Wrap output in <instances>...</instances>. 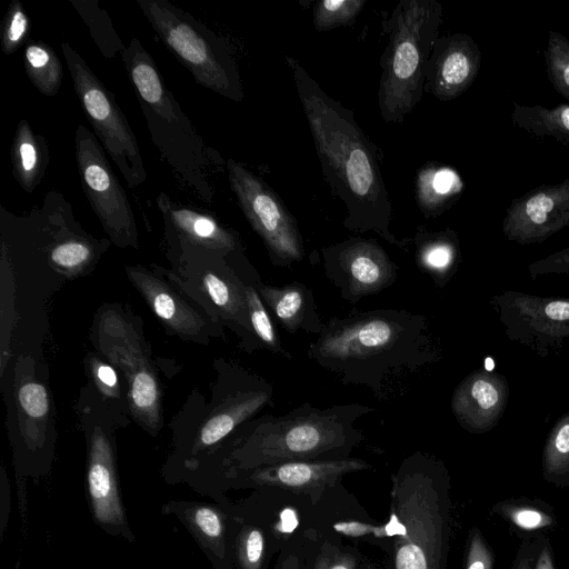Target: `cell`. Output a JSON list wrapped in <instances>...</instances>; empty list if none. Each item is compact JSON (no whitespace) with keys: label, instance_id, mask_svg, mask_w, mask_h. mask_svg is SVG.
Listing matches in <instances>:
<instances>
[{"label":"cell","instance_id":"39","mask_svg":"<svg viewBox=\"0 0 569 569\" xmlns=\"http://www.w3.org/2000/svg\"><path fill=\"white\" fill-rule=\"evenodd\" d=\"M18 401L22 411L32 419H43L48 415V392L37 380L24 381L19 387Z\"/></svg>","mask_w":569,"mask_h":569},{"label":"cell","instance_id":"19","mask_svg":"<svg viewBox=\"0 0 569 569\" xmlns=\"http://www.w3.org/2000/svg\"><path fill=\"white\" fill-rule=\"evenodd\" d=\"M508 398L509 387L503 376L475 371L453 391L451 410L465 430L483 433L497 426L505 412Z\"/></svg>","mask_w":569,"mask_h":569},{"label":"cell","instance_id":"34","mask_svg":"<svg viewBox=\"0 0 569 569\" xmlns=\"http://www.w3.org/2000/svg\"><path fill=\"white\" fill-rule=\"evenodd\" d=\"M545 61L550 83L569 100V40L560 32L549 31Z\"/></svg>","mask_w":569,"mask_h":569},{"label":"cell","instance_id":"40","mask_svg":"<svg viewBox=\"0 0 569 569\" xmlns=\"http://www.w3.org/2000/svg\"><path fill=\"white\" fill-rule=\"evenodd\" d=\"M493 557L481 532L473 528L469 536L466 569H492Z\"/></svg>","mask_w":569,"mask_h":569},{"label":"cell","instance_id":"29","mask_svg":"<svg viewBox=\"0 0 569 569\" xmlns=\"http://www.w3.org/2000/svg\"><path fill=\"white\" fill-rule=\"evenodd\" d=\"M515 307L537 329L547 333H569V299L516 295Z\"/></svg>","mask_w":569,"mask_h":569},{"label":"cell","instance_id":"38","mask_svg":"<svg viewBox=\"0 0 569 569\" xmlns=\"http://www.w3.org/2000/svg\"><path fill=\"white\" fill-rule=\"evenodd\" d=\"M29 17L19 0H13L6 12L1 29V49L12 54L26 41L29 34Z\"/></svg>","mask_w":569,"mask_h":569},{"label":"cell","instance_id":"8","mask_svg":"<svg viewBox=\"0 0 569 569\" xmlns=\"http://www.w3.org/2000/svg\"><path fill=\"white\" fill-rule=\"evenodd\" d=\"M273 387L264 378L242 368L226 370L223 389L212 412L199 428L191 445L167 463L163 477L168 483L183 482L186 476L239 426L272 405Z\"/></svg>","mask_w":569,"mask_h":569},{"label":"cell","instance_id":"47","mask_svg":"<svg viewBox=\"0 0 569 569\" xmlns=\"http://www.w3.org/2000/svg\"><path fill=\"white\" fill-rule=\"evenodd\" d=\"M533 569H556L549 543L541 545L538 551Z\"/></svg>","mask_w":569,"mask_h":569},{"label":"cell","instance_id":"48","mask_svg":"<svg viewBox=\"0 0 569 569\" xmlns=\"http://www.w3.org/2000/svg\"><path fill=\"white\" fill-rule=\"evenodd\" d=\"M280 569H299L297 557L290 555L281 563Z\"/></svg>","mask_w":569,"mask_h":569},{"label":"cell","instance_id":"20","mask_svg":"<svg viewBox=\"0 0 569 569\" xmlns=\"http://www.w3.org/2000/svg\"><path fill=\"white\" fill-rule=\"evenodd\" d=\"M199 286L212 303L214 315L221 317L242 339L249 350L263 348L250 322L246 282L224 260L214 252L209 267L198 273Z\"/></svg>","mask_w":569,"mask_h":569},{"label":"cell","instance_id":"27","mask_svg":"<svg viewBox=\"0 0 569 569\" xmlns=\"http://www.w3.org/2000/svg\"><path fill=\"white\" fill-rule=\"evenodd\" d=\"M511 120L518 127L535 137H550L569 144V104L556 107L522 106L513 102Z\"/></svg>","mask_w":569,"mask_h":569},{"label":"cell","instance_id":"31","mask_svg":"<svg viewBox=\"0 0 569 569\" xmlns=\"http://www.w3.org/2000/svg\"><path fill=\"white\" fill-rule=\"evenodd\" d=\"M246 282V295L249 309V317L252 330L263 348L270 352L291 359L292 356L287 351L279 340L271 321L270 313L258 293L253 282Z\"/></svg>","mask_w":569,"mask_h":569},{"label":"cell","instance_id":"32","mask_svg":"<svg viewBox=\"0 0 569 569\" xmlns=\"http://www.w3.org/2000/svg\"><path fill=\"white\" fill-rule=\"evenodd\" d=\"M543 472L550 480L569 476V412L549 432L543 449Z\"/></svg>","mask_w":569,"mask_h":569},{"label":"cell","instance_id":"3","mask_svg":"<svg viewBox=\"0 0 569 569\" xmlns=\"http://www.w3.org/2000/svg\"><path fill=\"white\" fill-rule=\"evenodd\" d=\"M307 355L343 385L365 386L377 397L393 377L439 359L426 317L398 309L331 317Z\"/></svg>","mask_w":569,"mask_h":569},{"label":"cell","instance_id":"25","mask_svg":"<svg viewBox=\"0 0 569 569\" xmlns=\"http://www.w3.org/2000/svg\"><path fill=\"white\" fill-rule=\"evenodd\" d=\"M462 190L460 176L450 167L429 163L418 173L416 198L426 217H435L449 209Z\"/></svg>","mask_w":569,"mask_h":569},{"label":"cell","instance_id":"22","mask_svg":"<svg viewBox=\"0 0 569 569\" xmlns=\"http://www.w3.org/2000/svg\"><path fill=\"white\" fill-rule=\"evenodd\" d=\"M166 229L187 246L228 256L241 252L238 236L222 227L213 217L173 202L163 192L157 198Z\"/></svg>","mask_w":569,"mask_h":569},{"label":"cell","instance_id":"28","mask_svg":"<svg viewBox=\"0 0 569 569\" xmlns=\"http://www.w3.org/2000/svg\"><path fill=\"white\" fill-rule=\"evenodd\" d=\"M24 69L32 84L47 97H54L62 82V66L56 51L42 41L29 40L23 53Z\"/></svg>","mask_w":569,"mask_h":569},{"label":"cell","instance_id":"5","mask_svg":"<svg viewBox=\"0 0 569 569\" xmlns=\"http://www.w3.org/2000/svg\"><path fill=\"white\" fill-rule=\"evenodd\" d=\"M121 57L152 143L183 182L201 200L211 203L214 191L209 176L211 158L208 147L137 38L130 39Z\"/></svg>","mask_w":569,"mask_h":569},{"label":"cell","instance_id":"11","mask_svg":"<svg viewBox=\"0 0 569 569\" xmlns=\"http://www.w3.org/2000/svg\"><path fill=\"white\" fill-rule=\"evenodd\" d=\"M228 180L251 228L263 241L270 261L289 267L305 256L298 224L278 194L242 163L228 159Z\"/></svg>","mask_w":569,"mask_h":569},{"label":"cell","instance_id":"18","mask_svg":"<svg viewBox=\"0 0 569 569\" xmlns=\"http://www.w3.org/2000/svg\"><path fill=\"white\" fill-rule=\"evenodd\" d=\"M161 513L177 518L194 539L212 569H232L233 517L226 506L192 500H169Z\"/></svg>","mask_w":569,"mask_h":569},{"label":"cell","instance_id":"15","mask_svg":"<svg viewBox=\"0 0 569 569\" xmlns=\"http://www.w3.org/2000/svg\"><path fill=\"white\" fill-rule=\"evenodd\" d=\"M569 226V179L542 184L515 198L508 208L502 230L520 244L538 243Z\"/></svg>","mask_w":569,"mask_h":569},{"label":"cell","instance_id":"14","mask_svg":"<svg viewBox=\"0 0 569 569\" xmlns=\"http://www.w3.org/2000/svg\"><path fill=\"white\" fill-rule=\"evenodd\" d=\"M86 496L91 517L102 531L136 542L120 491L116 443L99 423L87 431Z\"/></svg>","mask_w":569,"mask_h":569},{"label":"cell","instance_id":"9","mask_svg":"<svg viewBox=\"0 0 569 569\" xmlns=\"http://www.w3.org/2000/svg\"><path fill=\"white\" fill-rule=\"evenodd\" d=\"M61 50L81 107L103 149L124 177L129 188L147 179L137 138L113 93L96 77L86 60L67 41Z\"/></svg>","mask_w":569,"mask_h":569},{"label":"cell","instance_id":"30","mask_svg":"<svg viewBox=\"0 0 569 569\" xmlns=\"http://www.w3.org/2000/svg\"><path fill=\"white\" fill-rule=\"evenodd\" d=\"M70 2L88 27L91 38L103 57L112 58L126 49L108 12L100 8L98 1L70 0Z\"/></svg>","mask_w":569,"mask_h":569},{"label":"cell","instance_id":"16","mask_svg":"<svg viewBox=\"0 0 569 569\" xmlns=\"http://www.w3.org/2000/svg\"><path fill=\"white\" fill-rule=\"evenodd\" d=\"M368 468L370 465L365 460L350 457L337 460L293 461L241 472L233 476L228 482L305 493L311 497L312 502H316L321 493L332 488L345 475Z\"/></svg>","mask_w":569,"mask_h":569},{"label":"cell","instance_id":"21","mask_svg":"<svg viewBox=\"0 0 569 569\" xmlns=\"http://www.w3.org/2000/svg\"><path fill=\"white\" fill-rule=\"evenodd\" d=\"M127 273L152 312L167 329L188 339H201L208 323L202 315L167 282L146 269L127 267Z\"/></svg>","mask_w":569,"mask_h":569},{"label":"cell","instance_id":"2","mask_svg":"<svg viewBox=\"0 0 569 569\" xmlns=\"http://www.w3.org/2000/svg\"><path fill=\"white\" fill-rule=\"evenodd\" d=\"M326 182L347 208L343 226L399 244L390 231L391 202L372 144L353 112L329 97L298 60L286 56Z\"/></svg>","mask_w":569,"mask_h":569},{"label":"cell","instance_id":"12","mask_svg":"<svg viewBox=\"0 0 569 569\" xmlns=\"http://www.w3.org/2000/svg\"><path fill=\"white\" fill-rule=\"evenodd\" d=\"M74 146L82 189L103 230L118 247L137 248L133 210L96 136L79 124Z\"/></svg>","mask_w":569,"mask_h":569},{"label":"cell","instance_id":"13","mask_svg":"<svg viewBox=\"0 0 569 569\" xmlns=\"http://www.w3.org/2000/svg\"><path fill=\"white\" fill-rule=\"evenodd\" d=\"M322 266L350 303L389 288L398 278V266L375 239L350 238L323 248Z\"/></svg>","mask_w":569,"mask_h":569},{"label":"cell","instance_id":"35","mask_svg":"<svg viewBox=\"0 0 569 569\" xmlns=\"http://www.w3.org/2000/svg\"><path fill=\"white\" fill-rule=\"evenodd\" d=\"M96 257L92 246L80 238H69L56 243L50 252V262L68 274H78L89 268Z\"/></svg>","mask_w":569,"mask_h":569},{"label":"cell","instance_id":"26","mask_svg":"<svg viewBox=\"0 0 569 569\" xmlns=\"http://www.w3.org/2000/svg\"><path fill=\"white\" fill-rule=\"evenodd\" d=\"M416 246L419 269L428 273L438 287H442L449 280L457 263L458 246L455 234L418 232Z\"/></svg>","mask_w":569,"mask_h":569},{"label":"cell","instance_id":"23","mask_svg":"<svg viewBox=\"0 0 569 569\" xmlns=\"http://www.w3.org/2000/svg\"><path fill=\"white\" fill-rule=\"evenodd\" d=\"M269 313L289 333L298 331L319 336L325 327L313 292L306 284L292 281L281 287L269 286L258 279L253 282Z\"/></svg>","mask_w":569,"mask_h":569},{"label":"cell","instance_id":"43","mask_svg":"<svg viewBox=\"0 0 569 569\" xmlns=\"http://www.w3.org/2000/svg\"><path fill=\"white\" fill-rule=\"evenodd\" d=\"M336 531L349 537H362L372 535L375 537H383L390 535L388 525L373 526L360 521H339L333 525Z\"/></svg>","mask_w":569,"mask_h":569},{"label":"cell","instance_id":"44","mask_svg":"<svg viewBox=\"0 0 569 569\" xmlns=\"http://www.w3.org/2000/svg\"><path fill=\"white\" fill-rule=\"evenodd\" d=\"M10 503V485L6 471L2 469L0 476V541H2L8 526L11 510Z\"/></svg>","mask_w":569,"mask_h":569},{"label":"cell","instance_id":"1","mask_svg":"<svg viewBox=\"0 0 569 569\" xmlns=\"http://www.w3.org/2000/svg\"><path fill=\"white\" fill-rule=\"evenodd\" d=\"M373 410L362 403L320 409L305 402L283 416L252 418L229 436L217 462L200 468L186 482L223 505V485L238 473L284 462L349 458L362 439L356 422Z\"/></svg>","mask_w":569,"mask_h":569},{"label":"cell","instance_id":"17","mask_svg":"<svg viewBox=\"0 0 569 569\" xmlns=\"http://www.w3.org/2000/svg\"><path fill=\"white\" fill-rule=\"evenodd\" d=\"M480 66L481 53L471 36H439L427 62L426 88L441 101L456 99L475 82Z\"/></svg>","mask_w":569,"mask_h":569},{"label":"cell","instance_id":"36","mask_svg":"<svg viewBox=\"0 0 569 569\" xmlns=\"http://www.w3.org/2000/svg\"><path fill=\"white\" fill-rule=\"evenodd\" d=\"M366 0H321L313 8V26L327 31L351 24L366 4Z\"/></svg>","mask_w":569,"mask_h":569},{"label":"cell","instance_id":"46","mask_svg":"<svg viewBox=\"0 0 569 569\" xmlns=\"http://www.w3.org/2000/svg\"><path fill=\"white\" fill-rule=\"evenodd\" d=\"M565 264H569V247L547 257L541 261H538L537 263L532 264L531 268H533V270H547Z\"/></svg>","mask_w":569,"mask_h":569},{"label":"cell","instance_id":"6","mask_svg":"<svg viewBox=\"0 0 569 569\" xmlns=\"http://www.w3.org/2000/svg\"><path fill=\"white\" fill-rule=\"evenodd\" d=\"M442 6L437 0H400L387 22L378 104L386 122L399 123L421 100L426 67L439 37Z\"/></svg>","mask_w":569,"mask_h":569},{"label":"cell","instance_id":"33","mask_svg":"<svg viewBox=\"0 0 569 569\" xmlns=\"http://www.w3.org/2000/svg\"><path fill=\"white\" fill-rule=\"evenodd\" d=\"M232 535V557L238 569H261L264 560L263 531L253 525L240 523Z\"/></svg>","mask_w":569,"mask_h":569},{"label":"cell","instance_id":"45","mask_svg":"<svg viewBox=\"0 0 569 569\" xmlns=\"http://www.w3.org/2000/svg\"><path fill=\"white\" fill-rule=\"evenodd\" d=\"M540 542L525 541L518 551L512 569H533Z\"/></svg>","mask_w":569,"mask_h":569},{"label":"cell","instance_id":"42","mask_svg":"<svg viewBox=\"0 0 569 569\" xmlns=\"http://www.w3.org/2000/svg\"><path fill=\"white\" fill-rule=\"evenodd\" d=\"M313 569H356V559L348 552L326 545L318 555Z\"/></svg>","mask_w":569,"mask_h":569},{"label":"cell","instance_id":"4","mask_svg":"<svg viewBox=\"0 0 569 569\" xmlns=\"http://www.w3.org/2000/svg\"><path fill=\"white\" fill-rule=\"evenodd\" d=\"M442 465L417 451L392 475L391 515L395 569H446L450 497Z\"/></svg>","mask_w":569,"mask_h":569},{"label":"cell","instance_id":"10","mask_svg":"<svg viewBox=\"0 0 569 569\" xmlns=\"http://www.w3.org/2000/svg\"><path fill=\"white\" fill-rule=\"evenodd\" d=\"M97 342L100 352L124 375L128 402L133 418L148 432L161 428V391L156 371L141 337L119 312L107 309L99 315Z\"/></svg>","mask_w":569,"mask_h":569},{"label":"cell","instance_id":"37","mask_svg":"<svg viewBox=\"0 0 569 569\" xmlns=\"http://www.w3.org/2000/svg\"><path fill=\"white\" fill-rule=\"evenodd\" d=\"M493 509L513 526L525 531L545 529L555 523V517L551 512L530 503L505 501L495 506Z\"/></svg>","mask_w":569,"mask_h":569},{"label":"cell","instance_id":"24","mask_svg":"<svg viewBox=\"0 0 569 569\" xmlns=\"http://www.w3.org/2000/svg\"><path fill=\"white\" fill-rule=\"evenodd\" d=\"M12 170L22 189L31 193L42 180L49 161L46 139L21 120L11 146Z\"/></svg>","mask_w":569,"mask_h":569},{"label":"cell","instance_id":"41","mask_svg":"<svg viewBox=\"0 0 569 569\" xmlns=\"http://www.w3.org/2000/svg\"><path fill=\"white\" fill-rule=\"evenodd\" d=\"M90 371L98 390L108 397L119 396L118 376L113 368L100 359L90 358Z\"/></svg>","mask_w":569,"mask_h":569},{"label":"cell","instance_id":"7","mask_svg":"<svg viewBox=\"0 0 569 569\" xmlns=\"http://www.w3.org/2000/svg\"><path fill=\"white\" fill-rule=\"evenodd\" d=\"M137 3L163 44L197 83L230 100H242L238 63L222 36L167 0Z\"/></svg>","mask_w":569,"mask_h":569}]
</instances>
